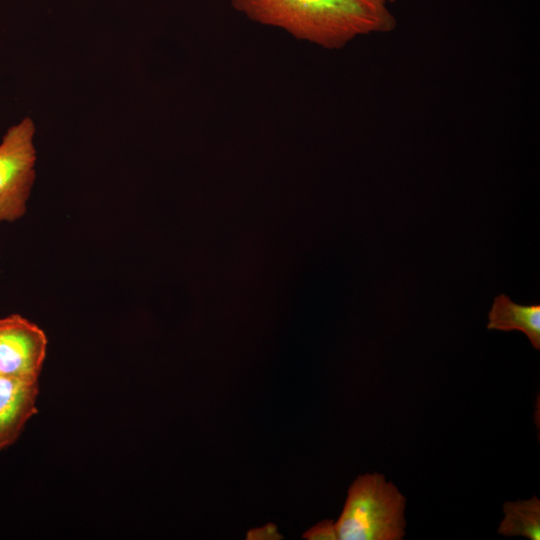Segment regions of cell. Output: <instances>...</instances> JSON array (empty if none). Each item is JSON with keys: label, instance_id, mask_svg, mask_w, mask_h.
Returning a JSON list of instances; mask_svg holds the SVG:
<instances>
[{"label": "cell", "instance_id": "cell-1", "mask_svg": "<svg viewBox=\"0 0 540 540\" xmlns=\"http://www.w3.org/2000/svg\"><path fill=\"white\" fill-rule=\"evenodd\" d=\"M253 21L335 49L354 38L391 31L395 17L384 0H231Z\"/></svg>", "mask_w": 540, "mask_h": 540}, {"label": "cell", "instance_id": "cell-2", "mask_svg": "<svg viewBox=\"0 0 540 540\" xmlns=\"http://www.w3.org/2000/svg\"><path fill=\"white\" fill-rule=\"evenodd\" d=\"M405 497L384 475L359 476L350 486L335 523L340 540H401L405 534Z\"/></svg>", "mask_w": 540, "mask_h": 540}, {"label": "cell", "instance_id": "cell-3", "mask_svg": "<svg viewBox=\"0 0 540 540\" xmlns=\"http://www.w3.org/2000/svg\"><path fill=\"white\" fill-rule=\"evenodd\" d=\"M35 126L25 117L11 126L0 143V223L13 222L26 212L35 180Z\"/></svg>", "mask_w": 540, "mask_h": 540}, {"label": "cell", "instance_id": "cell-4", "mask_svg": "<svg viewBox=\"0 0 540 540\" xmlns=\"http://www.w3.org/2000/svg\"><path fill=\"white\" fill-rule=\"evenodd\" d=\"M47 344L45 332L25 317L0 318V375L38 381Z\"/></svg>", "mask_w": 540, "mask_h": 540}, {"label": "cell", "instance_id": "cell-5", "mask_svg": "<svg viewBox=\"0 0 540 540\" xmlns=\"http://www.w3.org/2000/svg\"><path fill=\"white\" fill-rule=\"evenodd\" d=\"M38 381L0 375V452L11 446L37 413Z\"/></svg>", "mask_w": 540, "mask_h": 540}, {"label": "cell", "instance_id": "cell-6", "mask_svg": "<svg viewBox=\"0 0 540 540\" xmlns=\"http://www.w3.org/2000/svg\"><path fill=\"white\" fill-rule=\"evenodd\" d=\"M487 328L490 330L523 332L532 346L540 349V305H521L513 302L507 295L494 298L488 314Z\"/></svg>", "mask_w": 540, "mask_h": 540}, {"label": "cell", "instance_id": "cell-7", "mask_svg": "<svg viewBox=\"0 0 540 540\" xmlns=\"http://www.w3.org/2000/svg\"><path fill=\"white\" fill-rule=\"evenodd\" d=\"M503 513L504 518L497 531L499 534L540 540V501L536 496L528 500L505 502Z\"/></svg>", "mask_w": 540, "mask_h": 540}, {"label": "cell", "instance_id": "cell-8", "mask_svg": "<svg viewBox=\"0 0 540 540\" xmlns=\"http://www.w3.org/2000/svg\"><path fill=\"white\" fill-rule=\"evenodd\" d=\"M302 537L308 540H337L338 533L332 520H323L308 529Z\"/></svg>", "mask_w": 540, "mask_h": 540}, {"label": "cell", "instance_id": "cell-9", "mask_svg": "<svg viewBox=\"0 0 540 540\" xmlns=\"http://www.w3.org/2000/svg\"><path fill=\"white\" fill-rule=\"evenodd\" d=\"M248 539H280L281 535L273 524H267L260 528L252 529L247 534Z\"/></svg>", "mask_w": 540, "mask_h": 540}, {"label": "cell", "instance_id": "cell-10", "mask_svg": "<svg viewBox=\"0 0 540 540\" xmlns=\"http://www.w3.org/2000/svg\"><path fill=\"white\" fill-rule=\"evenodd\" d=\"M384 1L388 3V2H393L395 0H384Z\"/></svg>", "mask_w": 540, "mask_h": 540}]
</instances>
